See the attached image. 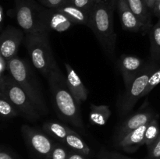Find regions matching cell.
<instances>
[{
	"instance_id": "cell-31",
	"label": "cell",
	"mask_w": 160,
	"mask_h": 159,
	"mask_svg": "<svg viewBox=\"0 0 160 159\" xmlns=\"http://www.w3.org/2000/svg\"><path fill=\"white\" fill-rule=\"evenodd\" d=\"M106 151L107 154L109 155V157L111 159H132L131 157H127V156L120 154V153L117 152V151H109L107 150H106Z\"/></svg>"
},
{
	"instance_id": "cell-8",
	"label": "cell",
	"mask_w": 160,
	"mask_h": 159,
	"mask_svg": "<svg viewBox=\"0 0 160 159\" xmlns=\"http://www.w3.org/2000/svg\"><path fill=\"white\" fill-rule=\"evenodd\" d=\"M21 132L27 145L38 159H46L56 142L43 130L23 125Z\"/></svg>"
},
{
	"instance_id": "cell-24",
	"label": "cell",
	"mask_w": 160,
	"mask_h": 159,
	"mask_svg": "<svg viewBox=\"0 0 160 159\" xmlns=\"http://www.w3.org/2000/svg\"><path fill=\"white\" fill-rule=\"evenodd\" d=\"M71 150L61 142H56L46 159H67Z\"/></svg>"
},
{
	"instance_id": "cell-37",
	"label": "cell",
	"mask_w": 160,
	"mask_h": 159,
	"mask_svg": "<svg viewBox=\"0 0 160 159\" xmlns=\"http://www.w3.org/2000/svg\"><path fill=\"white\" fill-rule=\"evenodd\" d=\"M108 1V0H95V3H99V2H106Z\"/></svg>"
},
{
	"instance_id": "cell-11",
	"label": "cell",
	"mask_w": 160,
	"mask_h": 159,
	"mask_svg": "<svg viewBox=\"0 0 160 159\" xmlns=\"http://www.w3.org/2000/svg\"><path fill=\"white\" fill-rule=\"evenodd\" d=\"M158 114L152 109H142L134 115H131L128 118L122 122L121 124L116 129L113 136V142L118 141L124 137L126 134L138 128L141 127L152 121Z\"/></svg>"
},
{
	"instance_id": "cell-28",
	"label": "cell",
	"mask_w": 160,
	"mask_h": 159,
	"mask_svg": "<svg viewBox=\"0 0 160 159\" xmlns=\"http://www.w3.org/2000/svg\"><path fill=\"white\" fill-rule=\"evenodd\" d=\"M38 1L45 7L51 8V9H57V8L60 7L62 5L67 2L68 0H38Z\"/></svg>"
},
{
	"instance_id": "cell-29",
	"label": "cell",
	"mask_w": 160,
	"mask_h": 159,
	"mask_svg": "<svg viewBox=\"0 0 160 159\" xmlns=\"http://www.w3.org/2000/svg\"><path fill=\"white\" fill-rule=\"evenodd\" d=\"M0 159H20L18 156L8 148L2 147L0 150Z\"/></svg>"
},
{
	"instance_id": "cell-10",
	"label": "cell",
	"mask_w": 160,
	"mask_h": 159,
	"mask_svg": "<svg viewBox=\"0 0 160 159\" xmlns=\"http://www.w3.org/2000/svg\"><path fill=\"white\" fill-rule=\"evenodd\" d=\"M73 23L64 14L56 9L45 7L43 6L41 17L42 31L45 32H65L68 31Z\"/></svg>"
},
{
	"instance_id": "cell-2",
	"label": "cell",
	"mask_w": 160,
	"mask_h": 159,
	"mask_svg": "<svg viewBox=\"0 0 160 159\" xmlns=\"http://www.w3.org/2000/svg\"><path fill=\"white\" fill-rule=\"evenodd\" d=\"M115 0L95 3L90 12L88 26L92 31L103 51L110 59L116 55L117 34L114 31Z\"/></svg>"
},
{
	"instance_id": "cell-25",
	"label": "cell",
	"mask_w": 160,
	"mask_h": 159,
	"mask_svg": "<svg viewBox=\"0 0 160 159\" xmlns=\"http://www.w3.org/2000/svg\"><path fill=\"white\" fill-rule=\"evenodd\" d=\"M160 84V68H158L157 70H155L153 72L152 74L150 76L149 80H148V84L145 88V91H144L143 94H142V98H143L145 95L148 94L156 86H158Z\"/></svg>"
},
{
	"instance_id": "cell-12",
	"label": "cell",
	"mask_w": 160,
	"mask_h": 159,
	"mask_svg": "<svg viewBox=\"0 0 160 159\" xmlns=\"http://www.w3.org/2000/svg\"><path fill=\"white\" fill-rule=\"evenodd\" d=\"M146 62L145 60L131 55H122L118 60V69L123 77L125 88L143 70Z\"/></svg>"
},
{
	"instance_id": "cell-26",
	"label": "cell",
	"mask_w": 160,
	"mask_h": 159,
	"mask_svg": "<svg viewBox=\"0 0 160 159\" xmlns=\"http://www.w3.org/2000/svg\"><path fill=\"white\" fill-rule=\"evenodd\" d=\"M148 159H160V135L156 141L148 147Z\"/></svg>"
},
{
	"instance_id": "cell-30",
	"label": "cell",
	"mask_w": 160,
	"mask_h": 159,
	"mask_svg": "<svg viewBox=\"0 0 160 159\" xmlns=\"http://www.w3.org/2000/svg\"><path fill=\"white\" fill-rule=\"evenodd\" d=\"M9 60L0 55V78L6 76V71H9Z\"/></svg>"
},
{
	"instance_id": "cell-32",
	"label": "cell",
	"mask_w": 160,
	"mask_h": 159,
	"mask_svg": "<svg viewBox=\"0 0 160 159\" xmlns=\"http://www.w3.org/2000/svg\"><path fill=\"white\" fill-rule=\"evenodd\" d=\"M88 156H86L84 154H81V153L76 152V151H71L70 155H69L67 159H89Z\"/></svg>"
},
{
	"instance_id": "cell-35",
	"label": "cell",
	"mask_w": 160,
	"mask_h": 159,
	"mask_svg": "<svg viewBox=\"0 0 160 159\" xmlns=\"http://www.w3.org/2000/svg\"><path fill=\"white\" fill-rule=\"evenodd\" d=\"M4 20H5V12L4 9H3L2 6H0V30L2 31H3V24H4Z\"/></svg>"
},
{
	"instance_id": "cell-34",
	"label": "cell",
	"mask_w": 160,
	"mask_h": 159,
	"mask_svg": "<svg viewBox=\"0 0 160 159\" xmlns=\"http://www.w3.org/2000/svg\"><path fill=\"white\" fill-rule=\"evenodd\" d=\"M97 157H98V159H111L110 157H109V155L107 154V153H106V149H104V148L100 150L99 152L97 154Z\"/></svg>"
},
{
	"instance_id": "cell-21",
	"label": "cell",
	"mask_w": 160,
	"mask_h": 159,
	"mask_svg": "<svg viewBox=\"0 0 160 159\" xmlns=\"http://www.w3.org/2000/svg\"><path fill=\"white\" fill-rule=\"evenodd\" d=\"M149 40L151 60L160 61V20L150 29Z\"/></svg>"
},
{
	"instance_id": "cell-20",
	"label": "cell",
	"mask_w": 160,
	"mask_h": 159,
	"mask_svg": "<svg viewBox=\"0 0 160 159\" xmlns=\"http://www.w3.org/2000/svg\"><path fill=\"white\" fill-rule=\"evenodd\" d=\"M111 116V110L109 107L106 104H92L90 105L89 120L92 125L104 126L107 123Z\"/></svg>"
},
{
	"instance_id": "cell-3",
	"label": "cell",
	"mask_w": 160,
	"mask_h": 159,
	"mask_svg": "<svg viewBox=\"0 0 160 159\" xmlns=\"http://www.w3.org/2000/svg\"><path fill=\"white\" fill-rule=\"evenodd\" d=\"M9 73L28 94L39 113L42 115H47L48 113V106L42 94L40 83L30 62L17 55L9 59Z\"/></svg>"
},
{
	"instance_id": "cell-16",
	"label": "cell",
	"mask_w": 160,
	"mask_h": 159,
	"mask_svg": "<svg viewBox=\"0 0 160 159\" xmlns=\"http://www.w3.org/2000/svg\"><path fill=\"white\" fill-rule=\"evenodd\" d=\"M56 9L64 14L73 24L86 25V26L88 24L90 13L74 6L70 2H67Z\"/></svg>"
},
{
	"instance_id": "cell-4",
	"label": "cell",
	"mask_w": 160,
	"mask_h": 159,
	"mask_svg": "<svg viewBox=\"0 0 160 159\" xmlns=\"http://www.w3.org/2000/svg\"><path fill=\"white\" fill-rule=\"evenodd\" d=\"M48 34L45 31L25 34L23 42L32 65L47 80L52 71L58 65L53 55Z\"/></svg>"
},
{
	"instance_id": "cell-22",
	"label": "cell",
	"mask_w": 160,
	"mask_h": 159,
	"mask_svg": "<svg viewBox=\"0 0 160 159\" xmlns=\"http://www.w3.org/2000/svg\"><path fill=\"white\" fill-rule=\"evenodd\" d=\"M0 115L2 120H9L20 115L16 106L3 94H0Z\"/></svg>"
},
{
	"instance_id": "cell-36",
	"label": "cell",
	"mask_w": 160,
	"mask_h": 159,
	"mask_svg": "<svg viewBox=\"0 0 160 159\" xmlns=\"http://www.w3.org/2000/svg\"><path fill=\"white\" fill-rule=\"evenodd\" d=\"M144 1L145 2V3L147 4L148 7L151 10H152V9H153V7H154V5H155V3H156V0H144Z\"/></svg>"
},
{
	"instance_id": "cell-6",
	"label": "cell",
	"mask_w": 160,
	"mask_h": 159,
	"mask_svg": "<svg viewBox=\"0 0 160 159\" xmlns=\"http://www.w3.org/2000/svg\"><path fill=\"white\" fill-rule=\"evenodd\" d=\"M158 68L159 66L156 62L152 60L147 62L143 70L125 88L124 93L120 98L118 104V112L120 116H124L134 108L138 101L142 98L150 76Z\"/></svg>"
},
{
	"instance_id": "cell-33",
	"label": "cell",
	"mask_w": 160,
	"mask_h": 159,
	"mask_svg": "<svg viewBox=\"0 0 160 159\" xmlns=\"http://www.w3.org/2000/svg\"><path fill=\"white\" fill-rule=\"evenodd\" d=\"M152 12L156 17H158V19L160 20V0L156 2L154 5V7L152 9Z\"/></svg>"
},
{
	"instance_id": "cell-1",
	"label": "cell",
	"mask_w": 160,
	"mask_h": 159,
	"mask_svg": "<svg viewBox=\"0 0 160 159\" xmlns=\"http://www.w3.org/2000/svg\"><path fill=\"white\" fill-rule=\"evenodd\" d=\"M48 82L55 108L59 118L74 127L84 130V122L79 104L70 93L66 76H63L59 65L50 73Z\"/></svg>"
},
{
	"instance_id": "cell-17",
	"label": "cell",
	"mask_w": 160,
	"mask_h": 159,
	"mask_svg": "<svg viewBox=\"0 0 160 159\" xmlns=\"http://www.w3.org/2000/svg\"><path fill=\"white\" fill-rule=\"evenodd\" d=\"M42 130L53 139H56L58 142L63 143L67 135L72 130L71 128L63 123L49 120L42 124Z\"/></svg>"
},
{
	"instance_id": "cell-39",
	"label": "cell",
	"mask_w": 160,
	"mask_h": 159,
	"mask_svg": "<svg viewBox=\"0 0 160 159\" xmlns=\"http://www.w3.org/2000/svg\"><path fill=\"white\" fill-rule=\"evenodd\" d=\"M68 2H69V0H68Z\"/></svg>"
},
{
	"instance_id": "cell-9",
	"label": "cell",
	"mask_w": 160,
	"mask_h": 159,
	"mask_svg": "<svg viewBox=\"0 0 160 159\" xmlns=\"http://www.w3.org/2000/svg\"><path fill=\"white\" fill-rule=\"evenodd\" d=\"M24 37L22 29L11 25L6 26L0 36V55L8 60L17 56Z\"/></svg>"
},
{
	"instance_id": "cell-19",
	"label": "cell",
	"mask_w": 160,
	"mask_h": 159,
	"mask_svg": "<svg viewBox=\"0 0 160 159\" xmlns=\"http://www.w3.org/2000/svg\"><path fill=\"white\" fill-rule=\"evenodd\" d=\"M63 143L66 146L68 147L71 151L81 153L88 157L92 155V150L90 147L86 143L82 137L73 129H72L70 133L67 135Z\"/></svg>"
},
{
	"instance_id": "cell-5",
	"label": "cell",
	"mask_w": 160,
	"mask_h": 159,
	"mask_svg": "<svg viewBox=\"0 0 160 159\" xmlns=\"http://www.w3.org/2000/svg\"><path fill=\"white\" fill-rule=\"evenodd\" d=\"M0 94H3L16 106L20 115L30 122L40 119L41 114L34 103L10 74L0 78Z\"/></svg>"
},
{
	"instance_id": "cell-18",
	"label": "cell",
	"mask_w": 160,
	"mask_h": 159,
	"mask_svg": "<svg viewBox=\"0 0 160 159\" xmlns=\"http://www.w3.org/2000/svg\"><path fill=\"white\" fill-rule=\"evenodd\" d=\"M128 6L136 17L142 21V23L150 31L152 26V17L150 10L144 0H126Z\"/></svg>"
},
{
	"instance_id": "cell-23",
	"label": "cell",
	"mask_w": 160,
	"mask_h": 159,
	"mask_svg": "<svg viewBox=\"0 0 160 159\" xmlns=\"http://www.w3.org/2000/svg\"><path fill=\"white\" fill-rule=\"evenodd\" d=\"M160 135V127L159 124V115L155 117L148 124L145 132V145L149 147Z\"/></svg>"
},
{
	"instance_id": "cell-13",
	"label": "cell",
	"mask_w": 160,
	"mask_h": 159,
	"mask_svg": "<svg viewBox=\"0 0 160 159\" xmlns=\"http://www.w3.org/2000/svg\"><path fill=\"white\" fill-rule=\"evenodd\" d=\"M117 6L123 30L129 32L142 33V34L149 32L148 28L131 11L126 0H117Z\"/></svg>"
},
{
	"instance_id": "cell-14",
	"label": "cell",
	"mask_w": 160,
	"mask_h": 159,
	"mask_svg": "<svg viewBox=\"0 0 160 159\" xmlns=\"http://www.w3.org/2000/svg\"><path fill=\"white\" fill-rule=\"evenodd\" d=\"M148 124L144 125L128 132L120 140L115 142L114 145L116 147L128 153H134L137 151L140 147L145 145V132Z\"/></svg>"
},
{
	"instance_id": "cell-7",
	"label": "cell",
	"mask_w": 160,
	"mask_h": 159,
	"mask_svg": "<svg viewBox=\"0 0 160 159\" xmlns=\"http://www.w3.org/2000/svg\"><path fill=\"white\" fill-rule=\"evenodd\" d=\"M43 5L34 0H15L16 18L25 34L42 31L41 17Z\"/></svg>"
},
{
	"instance_id": "cell-38",
	"label": "cell",
	"mask_w": 160,
	"mask_h": 159,
	"mask_svg": "<svg viewBox=\"0 0 160 159\" xmlns=\"http://www.w3.org/2000/svg\"><path fill=\"white\" fill-rule=\"evenodd\" d=\"M156 1H158V0H156Z\"/></svg>"
},
{
	"instance_id": "cell-15",
	"label": "cell",
	"mask_w": 160,
	"mask_h": 159,
	"mask_svg": "<svg viewBox=\"0 0 160 159\" xmlns=\"http://www.w3.org/2000/svg\"><path fill=\"white\" fill-rule=\"evenodd\" d=\"M64 65H65L66 73H67L66 80H67V87L74 99L76 100L77 103L80 105L81 103L88 99V89L86 88L81 77L78 76L73 67L67 62H66Z\"/></svg>"
},
{
	"instance_id": "cell-27",
	"label": "cell",
	"mask_w": 160,
	"mask_h": 159,
	"mask_svg": "<svg viewBox=\"0 0 160 159\" xmlns=\"http://www.w3.org/2000/svg\"><path fill=\"white\" fill-rule=\"evenodd\" d=\"M69 2L89 13L95 5V0H69Z\"/></svg>"
}]
</instances>
